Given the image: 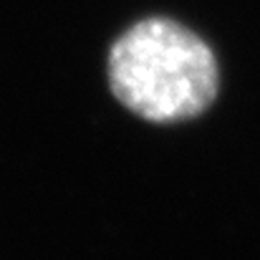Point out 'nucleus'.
Wrapping results in <instances>:
<instances>
[{
	"label": "nucleus",
	"mask_w": 260,
	"mask_h": 260,
	"mask_svg": "<svg viewBox=\"0 0 260 260\" xmlns=\"http://www.w3.org/2000/svg\"><path fill=\"white\" fill-rule=\"evenodd\" d=\"M109 88L147 121L170 124L200 116L220 88L212 48L172 18H144L109 48Z\"/></svg>",
	"instance_id": "1"
}]
</instances>
